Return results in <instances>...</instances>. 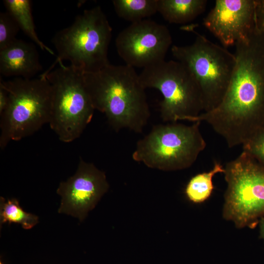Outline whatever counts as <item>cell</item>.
<instances>
[{
    "label": "cell",
    "instance_id": "7402d4cb",
    "mask_svg": "<svg viewBox=\"0 0 264 264\" xmlns=\"http://www.w3.org/2000/svg\"><path fill=\"white\" fill-rule=\"evenodd\" d=\"M8 103V92L2 85H0V114L6 109Z\"/></svg>",
    "mask_w": 264,
    "mask_h": 264
},
{
    "label": "cell",
    "instance_id": "2e32d148",
    "mask_svg": "<svg viewBox=\"0 0 264 264\" xmlns=\"http://www.w3.org/2000/svg\"><path fill=\"white\" fill-rule=\"evenodd\" d=\"M224 172V167L220 163L215 161L213 168L209 172L198 174L192 177L185 190L188 199L195 203H200L206 200L214 189L213 176Z\"/></svg>",
    "mask_w": 264,
    "mask_h": 264
},
{
    "label": "cell",
    "instance_id": "9a60e30c",
    "mask_svg": "<svg viewBox=\"0 0 264 264\" xmlns=\"http://www.w3.org/2000/svg\"><path fill=\"white\" fill-rule=\"evenodd\" d=\"M7 12L15 19L20 29L41 49L55 55L54 52L39 38L32 14L31 1L29 0H4Z\"/></svg>",
    "mask_w": 264,
    "mask_h": 264
},
{
    "label": "cell",
    "instance_id": "603a6c76",
    "mask_svg": "<svg viewBox=\"0 0 264 264\" xmlns=\"http://www.w3.org/2000/svg\"><path fill=\"white\" fill-rule=\"evenodd\" d=\"M260 237L264 241V217L260 218L259 221Z\"/></svg>",
    "mask_w": 264,
    "mask_h": 264
},
{
    "label": "cell",
    "instance_id": "8fae6325",
    "mask_svg": "<svg viewBox=\"0 0 264 264\" xmlns=\"http://www.w3.org/2000/svg\"><path fill=\"white\" fill-rule=\"evenodd\" d=\"M109 188L105 172L80 157L75 173L61 182L57 189L61 197L58 212L82 221Z\"/></svg>",
    "mask_w": 264,
    "mask_h": 264
},
{
    "label": "cell",
    "instance_id": "ffe728a7",
    "mask_svg": "<svg viewBox=\"0 0 264 264\" xmlns=\"http://www.w3.org/2000/svg\"><path fill=\"white\" fill-rule=\"evenodd\" d=\"M242 146L243 151L264 166V130L256 133Z\"/></svg>",
    "mask_w": 264,
    "mask_h": 264
},
{
    "label": "cell",
    "instance_id": "6da1fadb",
    "mask_svg": "<svg viewBox=\"0 0 264 264\" xmlns=\"http://www.w3.org/2000/svg\"><path fill=\"white\" fill-rule=\"evenodd\" d=\"M235 45L236 64L221 101L191 121L208 123L229 148L264 130V32L254 26Z\"/></svg>",
    "mask_w": 264,
    "mask_h": 264
},
{
    "label": "cell",
    "instance_id": "8992f818",
    "mask_svg": "<svg viewBox=\"0 0 264 264\" xmlns=\"http://www.w3.org/2000/svg\"><path fill=\"white\" fill-rule=\"evenodd\" d=\"M59 65L42 77L45 78L51 86L48 124L61 141L70 143L81 135L95 110L86 88L83 73L70 65Z\"/></svg>",
    "mask_w": 264,
    "mask_h": 264
},
{
    "label": "cell",
    "instance_id": "44dd1931",
    "mask_svg": "<svg viewBox=\"0 0 264 264\" xmlns=\"http://www.w3.org/2000/svg\"><path fill=\"white\" fill-rule=\"evenodd\" d=\"M254 24L259 31L264 32V0H255Z\"/></svg>",
    "mask_w": 264,
    "mask_h": 264
},
{
    "label": "cell",
    "instance_id": "d6986e66",
    "mask_svg": "<svg viewBox=\"0 0 264 264\" xmlns=\"http://www.w3.org/2000/svg\"><path fill=\"white\" fill-rule=\"evenodd\" d=\"M20 27L8 12L0 14V50L6 48L16 39Z\"/></svg>",
    "mask_w": 264,
    "mask_h": 264
},
{
    "label": "cell",
    "instance_id": "5b68a950",
    "mask_svg": "<svg viewBox=\"0 0 264 264\" xmlns=\"http://www.w3.org/2000/svg\"><path fill=\"white\" fill-rule=\"evenodd\" d=\"M200 123L186 125L175 122L154 126L137 142L132 159L162 171L190 167L206 146L200 131Z\"/></svg>",
    "mask_w": 264,
    "mask_h": 264
},
{
    "label": "cell",
    "instance_id": "277c9868",
    "mask_svg": "<svg viewBox=\"0 0 264 264\" xmlns=\"http://www.w3.org/2000/svg\"><path fill=\"white\" fill-rule=\"evenodd\" d=\"M0 85L7 90L8 103L0 114V147L11 141L29 136L48 124L51 110L52 89L45 78L16 77Z\"/></svg>",
    "mask_w": 264,
    "mask_h": 264
},
{
    "label": "cell",
    "instance_id": "ac0fdd59",
    "mask_svg": "<svg viewBox=\"0 0 264 264\" xmlns=\"http://www.w3.org/2000/svg\"><path fill=\"white\" fill-rule=\"evenodd\" d=\"M0 220V224L15 223L21 224L25 229H29L38 222V217L24 211L16 198L6 200L1 197Z\"/></svg>",
    "mask_w": 264,
    "mask_h": 264
},
{
    "label": "cell",
    "instance_id": "30bf717a",
    "mask_svg": "<svg viewBox=\"0 0 264 264\" xmlns=\"http://www.w3.org/2000/svg\"><path fill=\"white\" fill-rule=\"evenodd\" d=\"M172 43L168 28L148 19L132 23L115 40L118 54L126 65L143 68L165 60Z\"/></svg>",
    "mask_w": 264,
    "mask_h": 264
},
{
    "label": "cell",
    "instance_id": "7a4b0ae2",
    "mask_svg": "<svg viewBox=\"0 0 264 264\" xmlns=\"http://www.w3.org/2000/svg\"><path fill=\"white\" fill-rule=\"evenodd\" d=\"M83 77L95 110L105 115L114 131L142 132L150 111L146 88L133 67L110 64Z\"/></svg>",
    "mask_w": 264,
    "mask_h": 264
},
{
    "label": "cell",
    "instance_id": "cb8c5ba5",
    "mask_svg": "<svg viewBox=\"0 0 264 264\" xmlns=\"http://www.w3.org/2000/svg\"><path fill=\"white\" fill-rule=\"evenodd\" d=\"M0 264H3V263L1 261H0Z\"/></svg>",
    "mask_w": 264,
    "mask_h": 264
},
{
    "label": "cell",
    "instance_id": "4fadbf2b",
    "mask_svg": "<svg viewBox=\"0 0 264 264\" xmlns=\"http://www.w3.org/2000/svg\"><path fill=\"white\" fill-rule=\"evenodd\" d=\"M35 44L17 39L0 50V73L5 77L32 79L42 70Z\"/></svg>",
    "mask_w": 264,
    "mask_h": 264
},
{
    "label": "cell",
    "instance_id": "e0dca14e",
    "mask_svg": "<svg viewBox=\"0 0 264 264\" xmlns=\"http://www.w3.org/2000/svg\"><path fill=\"white\" fill-rule=\"evenodd\" d=\"M112 3L118 16L132 23L157 12V0H113Z\"/></svg>",
    "mask_w": 264,
    "mask_h": 264
},
{
    "label": "cell",
    "instance_id": "ba28073f",
    "mask_svg": "<svg viewBox=\"0 0 264 264\" xmlns=\"http://www.w3.org/2000/svg\"><path fill=\"white\" fill-rule=\"evenodd\" d=\"M139 76L145 88H155L162 94L160 112L164 122H191L204 111L200 87L191 71L180 62L161 61L144 68Z\"/></svg>",
    "mask_w": 264,
    "mask_h": 264
},
{
    "label": "cell",
    "instance_id": "52a82bcc",
    "mask_svg": "<svg viewBox=\"0 0 264 264\" xmlns=\"http://www.w3.org/2000/svg\"><path fill=\"white\" fill-rule=\"evenodd\" d=\"M183 28L196 34L194 42L186 46L173 45L171 51L196 78L202 93L203 112H207L221 101L232 77L236 57L234 54L212 42L194 28Z\"/></svg>",
    "mask_w": 264,
    "mask_h": 264
},
{
    "label": "cell",
    "instance_id": "7c38bea8",
    "mask_svg": "<svg viewBox=\"0 0 264 264\" xmlns=\"http://www.w3.org/2000/svg\"><path fill=\"white\" fill-rule=\"evenodd\" d=\"M254 9L255 0H217L203 23L226 47L244 39L254 27Z\"/></svg>",
    "mask_w": 264,
    "mask_h": 264
},
{
    "label": "cell",
    "instance_id": "9c48e42d",
    "mask_svg": "<svg viewBox=\"0 0 264 264\" xmlns=\"http://www.w3.org/2000/svg\"><path fill=\"white\" fill-rule=\"evenodd\" d=\"M224 168L223 218L238 228H254L264 216V166L242 150Z\"/></svg>",
    "mask_w": 264,
    "mask_h": 264
},
{
    "label": "cell",
    "instance_id": "3957f363",
    "mask_svg": "<svg viewBox=\"0 0 264 264\" xmlns=\"http://www.w3.org/2000/svg\"><path fill=\"white\" fill-rule=\"evenodd\" d=\"M111 36L112 28L101 8L85 10L71 25L54 36L56 58L40 76L44 77L64 60L83 73L101 70L110 64L108 53Z\"/></svg>",
    "mask_w": 264,
    "mask_h": 264
},
{
    "label": "cell",
    "instance_id": "5bb4252c",
    "mask_svg": "<svg viewBox=\"0 0 264 264\" xmlns=\"http://www.w3.org/2000/svg\"><path fill=\"white\" fill-rule=\"evenodd\" d=\"M207 3L206 0H157V12L170 23L183 24L202 13Z\"/></svg>",
    "mask_w": 264,
    "mask_h": 264
}]
</instances>
